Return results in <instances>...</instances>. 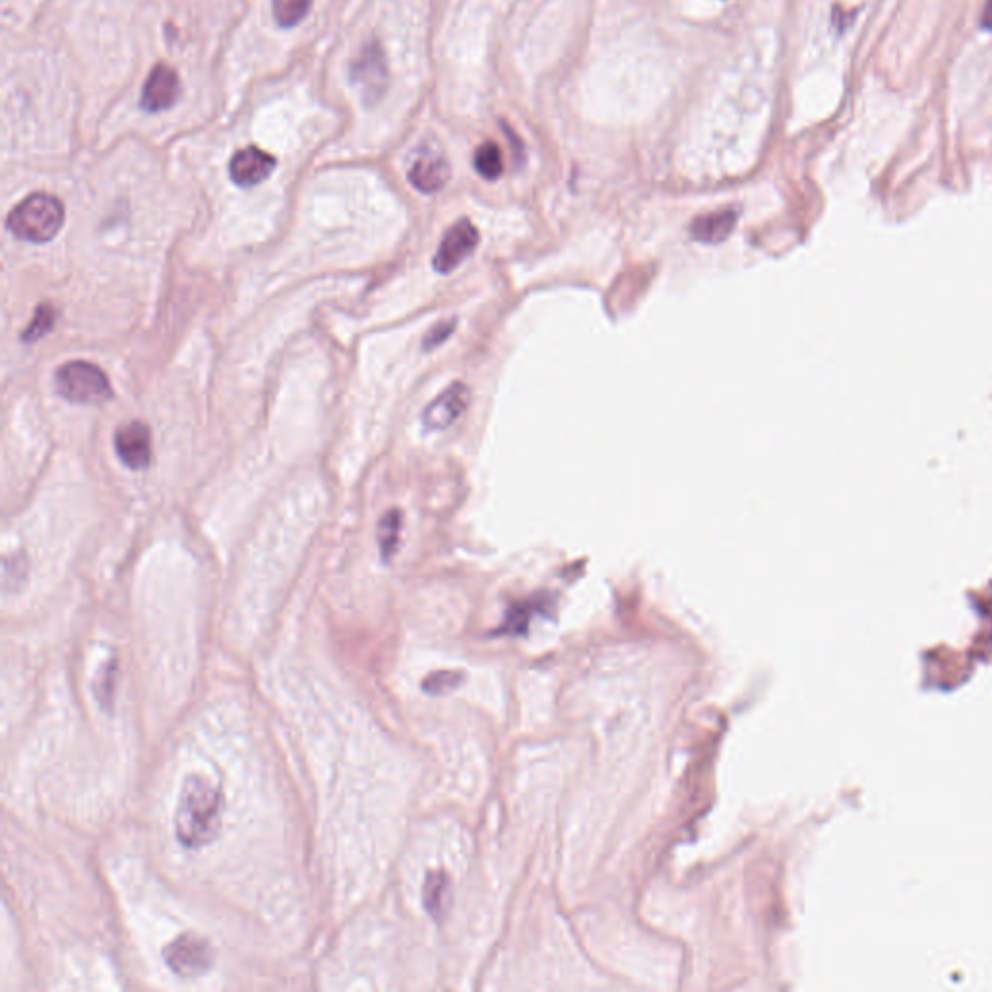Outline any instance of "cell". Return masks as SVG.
Listing matches in <instances>:
<instances>
[{"instance_id":"6da1fadb","label":"cell","mask_w":992,"mask_h":992,"mask_svg":"<svg viewBox=\"0 0 992 992\" xmlns=\"http://www.w3.org/2000/svg\"><path fill=\"white\" fill-rule=\"evenodd\" d=\"M223 797L214 781L204 775L185 777L175 810V836L194 851L212 843L221 830Z\"/></svg>"},{"instance_id":"7a4b0ae2","label":"cell","mask_w":992,"mask_h":992,"mask_svg":"<svg viewBox=\"0 0 992 992\" xmlns=\"http://www.w3.org/2000/svg\"><path fill=\"white\" fill-rule=\"evenodd\" d=\"M62 223L64 206L57 196L47 192L30 194L14 206L6 219V227L16 239L33 245L53 241L59 235Z\"/></svg>"},{"instance_id":"3957f363","label":"cell","mask_w":992,"mask_h":992,"mask_svg":"<svg viewBox=\"0 0 992 992\" xmlns=\"http://www.w3.org/2000/svg\"><path fill=\"white\" fill-rule=\"evenodd\" d=\"M55 388L66 402L101 405L113 398L107 374L88 361H70L55 374Z\"/></svg>"},{"instance_id":"277c9868","label":"cell","mask_w":992,"mask_h":992,"mask_svg":"<svg viewBox=\"0 0 992 992\" xmlns=\"http://www.w3.org/2000/svg\"><path fill=\"white\" fill-rule=\"evenodd\" d=\"M163 960L177 977L194 979L212 969L214 950L208 940L186 932L165 946Z\"/></svg>"},{"instance_id":"5b68a950","label":"cell","mask_w":992,"mask_h":992,"mask_svg":"<svg viewBox=\"0 0 992 992\" xmlns=\"http://www.w3.org/2000/svg\"><path fill=\"white\" fill-rule=\"evenodd\" d=\"M351 80L365 105H374L388 90V64L378 41H369L351 66Z\"/></svg>"},{"instance_id":"8992f818","label":"cell","mask_w":992,"mask_h":992,"mask_svg":"<svg viewBox=\"0 0 992 992\" xmlns=\"http://www.w3.org/2000/svg\"><path fill=\"white\" fill-rule=\"evenodd\" d=\"M479 245V231L469 219L456 221L442 237L433 258V268L438 274H450L464 264Z\"/></svg>"},{"instance_id":"52a82bcc","label":"cell","mask_w":992,"mask_h":992,"mask_svg":"<svg viewBox=\"0 0 992 992\" xmlns=\"http://www.w3.org/2000/svg\"><path fill=\"white\" fill-rule=\"evenodd\" d=\"M179 97L181 80L177 70L165 62H157L144 82L140 107L148 113H161L171 109L179 101Z\"/></svg>"},{"instance_id":"ba28073f","label":"cell","mask_w":992,"mask_h":992,"mask_svg":"<svg viewBox=\"0 0 992 992\" xmlns=\"http://www.w3.org/2000/svg\"><path fill=\"white\" fill-rule=\"evenodd\" d=\"M469 402H471L469 388L462 382H454L425 407L423 425L429 431H444L464 415Z\"/></svg>"},{"instance_id":"9c48e42d","label":"cell","mask_w":992,"mask_h":992,"mask_svg":"<svg viewBox=\"0 0 992 992\" xmlns=\"http://www.w3.org/2000/svg\"><path fill=\"white\" fill-rule=\"evenodd\" d=\"M115 450L128 469L142 471L152 464V433L146 423L132 421L115 433Z\"/></svg>"},{"instance_id":"30bf717a","label":"cell","mask_w":992,"mask_h":992,"mask_svg":"<svg viewBox=\"0 0 992 992\" xmlns=\"http://www.w3.org/2000/svg\"><path fill=\"white\" fill-rule=\"evenodd\" d=\"M278 159L258 146H248L239 150L229 161V175L231 181L241 188L264 183L276 169Z\"/></svg>"},{"instance_id":"8fae6325","label":"cell","mask_w":992,"mask_h":992,"mask_svg":"<svg viewBox=\"0 0 992 992\" xmlns=\"http://www.w3.org/2000/svg\"><path fill=\"white\" fill-rule=\"evenodd\" d=\"M407 179L419 192L434 194L448 183L450 165L442 155H421L411 165Z\"/></svg>"},{"instance_id":"7c38bea8","label":"cell","mask_w":992,"mask_h":992,"mask_svg":"<svg viewBox=\"0 0 992 992\" xmlns=\"http://www.w3.org/2000/svg\"><path fill=\"white\" fill-rule=\"evenodd\" d=\"M735 227H737V212L719 210L706 216L696 217L690 225V235L698 243L719 245L731 237Z\"/></svg>"},{"instance_id":"4fadbf2b","label":"cell","mask_w":992,"mask_h":992,"mask_svg":"<svg viewBox=\"0 0 992 992\" xmlns=\"http://www.w3.org/2000/svg\"><path fill=\"white\" fill-rule=\"evenodd\" d=\"M423 903L433 919L444 917L450 903V880L444 872H431L425 880Z\"/></svg>"},{"instance_id":"5bb4252c","label":"cell","mask_w":992,"mask_h":992,"mask_svg":"<svg viewBox=\"0 0 992 992\" xmlns=\"http://www.w3.org/2000/svg\"><path fill=\"white\" fill-rule=\"evenodd\" d=\"M402 512L400 510H390L382 516L378 524V547L382 558L388 562L396 555L400 547V533H402Z\"/></svg>"},{"instance_id":"9a60e30c","label":"cell","mask_w":992,"mask_h":992,"mask_svg":"<svg viewBox=\"0 0 992 992\" xmlns=\"http://www.w3.org/2000/svg\"><path fill=\"white\" fill-rule=\"evenodd\" d=\"M473 165H475V171L487 181H496L504 173L502 152L495 142H485L483 146L477 148L475 157H473Z\"/></svg>"},{"instance_id":"2e32d148","label":"cell","mask_w":992,"mask_h":992,"mask_svg":"<svg viewBox=\"0 0 992 992\" xmlns=\"http://www.w3.org/2000/svg\"><path fill=\"white\" fill-rule=\"evenodd\" d=\"M312 0H272L274 18L281 28L299 26L309 14Z\"/></svg>"},{"instance_id":"e0dca14e","label":"cell","mask_w":992,"mask_h":992,"mask_svg":"<svg viewBox=\"0 0 992 992\" xmlns=\"http://www.w3.org/2000/svg\"><path fill=\"white\" fill-rule=\"evenodd\" d=\"M117 659H111L107 661L101 671L97 673L95 677V682H93V694L97 698V702L101 704V708L109 710L111 704H113V696H115V686H117Z\"/></svg>"},{"instance_id":"ac0fdd59","label":"cell","mask_w":992,"mask_h":992,"mask_svg":"<svg viewBox=\"0 0 992 992\" xmlns=\"http://www.w3.org/2000/svg\"><path fill=\"white\" fill-rule=\"evenodd\" d=\"M55 318H57V312H55V309H53L49 303L39 305V307L35 309L33 318H31L30 326L24 330L22 340H41L43 336H47V334L53 330V326H55Z\"/></svg>"},{"instance_id":"d6986e66","label":"cell","mask_w":992,"mask_h":992,"mask_svg":"<svg viewBox=\"0 0 992 992\" xmlns=\"http://www.w3.org/2000/svg\"><path fill=\"white\" fill-rule=\"evenodd\" d=\"M454 328H456V320H446V322L436 324L433 330H429L427 338L423 341V347H425L427 351H431L434 347H438L440 343H444V341L448 340V338L452 336Z\"/></svg>"},{"instance_id":"ffe728a7","label":"cell","mask_w":992,"mask_h":992,"mask_svg":"<svg viewBox=\"0 0 992 992\" xmlns=\"http://www.w3.org/2000/svg\"><path fill=\"white\" fill-rule=\"evenodd\" d=\"M981 26H983V28H987V30H992V0H987V4H985V8H983Z\"/></svg>"}]
</instances>
